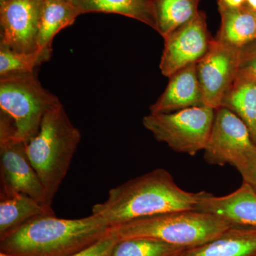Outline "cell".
<instances>
[{"label": "cell", "instance_id": "obj_1", "mask_svg": "<svg viewBox=\"0 0 256 256\" xmlns=\"http://www.w3.org/2000/svg\"><path fill=\"white\" fill-rule=\"evenodd\" d=\"M200 195L184 191L169 172L156 169L112 188L106 202L92 206V214L112 228L144 217L196 210Z\"/></svg>", "mask_w": 256, "mask_h": 256}, {"label": "cell", "instance_id": "obj_2", "mask_svg": "<svg viewBox=\"0 0 256 256\" xmlns=\"http://www.w3.org/2000/svg\"><path fill=\"white\" fill-rule=\"evenodd\" d=\"M92 214L79 220L36 217L0 238V252L13 256H70L86 250L112 232Z\"/></svg>", "mask_w": 256, "mask_h": 256}, {"label": "cell", "instance_id": "obj_3", "mask_svg": "<svg viewBox=\"0 0 256 256\" xmlns=\"http://www.w3.org/2000/svg\"><path fill=\"white\" fill-rule=\"evenodd\" d=\"M82 134L60 104L47 112L40 131L26 144V153L52 206L67 176L80 144Z\"/></svg>", "mask_w": 256, "mask_h": 256}, {"label": "cell", "instance_id": "obj_4", "mask_svg": "<svg viewBox=\"0 0 256 256\" xmlns=\"http://www.w3.org/2000/svg\"><path fill=\"white\" fill-rule=\"evenodd\" d=\"M60 104L34 72L0 76V136L28 144L40 131L47 112Z\"/></svg>", "mask_w": 256, "mask_h": 256}, {"label": "cell", "instance_id": "obj_5", "mask_svg": "<svg viewBox=\"0 0 256 256\" xmlns=\"http://www.w3.org/2000/svg\"><path fill=\"white\" fill-rule=\"evenodd\" d=\"M232 226L216 216L188 210L138 218L112 227V230L120 240L153 238L190 249L210 242Z\"/></svg>", "mask_w": 256, "mask_h": 256}, {"label": "cell", "instance_id": "obj_6", "mask_svg": "<svg viewBox=\"0 0 256 256\" xmlns=\"http://www.w3.org/2000/svg\"><path fill=\"white\" fill-rule=\"evenodd\" d=\"M215 114V109L200 106L170 114H150L142 122L158 142L178 152L195 156L206 148Z\"/></svg>", "mask_w": 256, "mask_h": 256}, {"label": "cell", "instance_id": "obj_7", "mask_svg": "<svg viewBox=\"0 0 256 256\" xmlns=\"http://www.w3.org/2000/svg\"><path fill=\"white\" fill-rule=\"evenodd\" d=\"M204 151L208 164L230 165L242 176L256 160V144L248 128L238 116L225 107L216 110L214 122Z\"/></svg>", "mask_w": 256, "mask_h": 256}, {"label": "cell", "instance_id": "obj_8", "mask_svg": "<svg viewBox=\"0 0 256 256\" xmlns=\"http://www.w3.org/2000/svg\"><path fill=\"white\" fill-rule=\"evenodd\" d=\"M164 40L160 67L162 74L168 78L178 70L198 64L215 41L208 31L206 14L202 11Z\"/></svg>", "mask_w": 256, "mask_h": 256}, {"label": "cell", "instance_id": "obj_9", "mask_svg": "<svg viewBox=\"0 0 256 256\" xmlns=\"http://www.w3.org/2000/svg\"><path fill=\"white\" fill-rule=\"evenodd\" d=\"M0 197L23 194L48 206L44 188L28 159L26 143L0 136Z\"/></svg>", "mask_w": 256, "mask_h": 256}, {"label": "cell", "instance_id": "obj_10", "mask_svg": "<svg viewBox=\"0 0 256 256\" xmlns=\"http://www.w3.org/2000/svg\"><path fill=\"white\" fill-rule=\"evenodd\" d=\"M240 50L215 41L196 64L204 106L216 110L238 74Z\"/></svg>", "mask_w": 256, "mask_h": 256}, {"label": "cell", "instance_id": "obj_11", "mask_svg": "<svg viewBox=\"0 0 256 256\" xmlns=\"http://www.w3.org/2000/svg\"><path fill=\"white\" fill-rule=\"evenodd\" d=\"M44 0H8L0 5V46L31 54L37 37Z\"/></svg>", "mask_w": 256, "mask_h": 256}, {"label": "cell", "instance_id": "obj_12", "mask_svg": "<svg viewBox=\"0 0 256 256\" xmlns=\"http://www.w3.org/2000/svg\"><path fill=\"white\" fill-rule=\"evenodd\" d=\"M196 210L216 216L232 225L256 228V191L244 182L238 190L225 196L202 192Z\"/></svg>", "mask_w": 256, "mask_h": 256}, {"label": "cell", "instance_id": "obj_13", "mask_svg": "<svg viewBox=\"0 0 256 256\" xmlns=\"http://www.w3.org/2000/svg\"><path fill=\"white\" fill-rule=\"evenodd\" d=\"M162 95L150 107V114H170L204 106L196 64L178 70L169 78Z\"/></svg>", "mask_w": 256, "mask_h": 256}, {"label": "cell", "instance_id": "obj_14", "mask_svg": "<svg viewBox=\"0 0 256 256\" xmlns=\"http://www.w3.org/2000/svg\"><path fill=\"white\" fill-rule=\"evenodd\" d=\"M256 228L234 225L210 242L186 249L184 256H256Z\"/></svg>", "mask_w": 256, "mask_h": 256}, {"label": "cell", "instance_id": "obj_15", "mask_svg": "<svg viewBox=\"0 0 256 256\" xmlns=\"http://www.w3.org/2000/svg\"><path fill=\"white\" fill-rule=\"evenodd\" d=\"M80 13L72 1L44 0L42 6L37 50L52 57L55 36L64 28L73 25Z\"/></svg>", "mask_w": 256, "mask_h": 256}, {"label": "cell", "instance_id": "obj_16", "mask_svg": "<svg viewBox=\"0 0 256 256\" xmlns=\"http://www.w3.org/2000/svg\"><path fill=\"white\" fill-rule=\"evenodd\" d=\"M218 5L222 24L216 40L229 46L242 50L256 41V22L254 12L244 5L230 8Z\"/></svg>", "mask_w": 256, "mask_h": 256}, {"label": "cell", "instance_id": "obj_17", "mask_svg": "<svg viewBox=\"0 0 256 256\" xmlns=\"http://www.w3.org/2000/svg\"><path fill=\"white\" fill-rule=\"evenodd\" d=\"M55 215L47 206L28 195L15 194L0 197V238L36 217Z\"/></svg>", "mask_w": 256, "mask_h": 256}, {"label": "cell", "instance_id": "obj_18", "mask_svg": "<svg viewBox=\"0 0 256 256\" xmlns=\"http://www.w3.org/2000/svg\"><path fill=\"white\" fill-rule=\"evenodd\" d=\"M80 14L100 12L122 15L156 30L152 0H72Z\"/></svg>", "mask_w": 256, "mask_h": 256}, {"label": "cell", "instance_id": "obj_19", "mask_svg": "<svg viewBox=\"0 0 256 256\" xmlns=\"http://www.w3.org/2000/svg\"><path fill=\"white\" fill-rule=\"evenodd\" d=\"M238 116L248 128L256 144V82L238 74L222 106Z\"/></svg>", "mask_w": 256, "mask_h": 256}, {"label": "cell", "instance_id": "obj_20", "mask_svg": "<svg viewBox=\"0 0 256 256\" xmlns=\"http://www.w3.org/2000/svg\"><path fill=\"white\" fill-rule=\"evenodd\" d=\"M156 31L166 38L175 30L191 21L198 14L196 0H152Z\"/></svg>", "mask_w": 256, "mask_h": 256}, {"label": "cell", "instance_id": "obj_21", "mask_svg": "<svg viewBox=\"0 0 256 256\" xmlns=\"http://www.w3.org/2000/svg\"><path fill=\"white\" fill-rule=\"evenodd\" d=\"M188 248L148 238L119 240L112 256H184Z\"/></svg>", "mask_w": 256, "mask_h": 256}, {"label": "cell", "instance_id": "obj_22", "mask_svg": "<svg viewBox=\"0 0 256 256\" xmlns=\"http://www.w3.org/2000/svg\"><path fill=\"white\" fill-rule=\"evenodd\" d=\"M50 60V57L38 50L31 54L21 53L0 46V76L34 72L38 66Z\"/></svg>", "mask_w": 256, "mask_h": 256}, {"label": "cell", "instance_id": "obj_23", "mask_svg": "<svg viewBox=\"0 0 256 256\" xmlns=\"http://www.w3.org/2000/svg\"><path fill=\"white\" fill-rule=\"evenodd\" d=\"M112 229V232L95 245L88 248L84 252L70 256H112L116 246L119 242Z\"/></svg>", "mask_w": 256, "mask_h": 256}, {"label": "cell", "instance_id": "obj_24", "mask_svg": "<svg viewBox=\"0 0 256 256\" xmlns=\"http://www.w3.org/2000/svg\"><path fill=\"white\" fill-rule=\"evenodd\" d=\"M238 73L256 82V48L247 46L240 50Z\"/></svg>", "mask_w": 256, "mask_h": 256}, {"label": "cell", "instance_id": "obj_25", "mask_svg": "<svg viewBox=\"0 0 256 256\" xmlns=\"http://www.w3.org/2000/svg\"><path fill=\"white\" fill-rule=\"evenodd\" d=\"M244 182L248 183L256 191V160L246 174L242 175Z\"/></svg>", "mask_w": 256, "mask_h": 256}, {"label": "cell", "instance_id": "obj_26", "mask_svg": "<svg viewBox=\"0 0 256 256\" xmlns=\"http://www.w3.org/2000/svg\"><path fill=\"white\" fill-rule=\"evenodd\" d=\"M218 4L227 8H240L246 4V0H218Z\"/></svg>", "mask_w": 256, "mask_h": 256}, {"label": "cell", "instance_id": "obj_27", "mask_svg": "<svg viewBox=\"0 0 256 256\" xmlns=\"http://www.w3.org/2000/svg\"><path fill=\"white\" fill-rule=\"evenodd\" d=\"M246 6L256 12V0H246Z\"/></svg>", "mask_w": 256, "mask_h": 256}, {"label": "cell", "instance_id": "obj_28", "mask_svg": "<svg viewBox=\"0 0 256 256\" xmlns=\"http://www.w3.org/2000/svg\"><path fill=\"white\" fill-rule=\"evenodd\" d=\"M0 256H13L9 255V254H5V252H0Z\"/></svg>", "mask_w": 256, "mask_h": 256}, {"label": "cell", "instance_id": "obj_29", "mask_svg": "<svg viewBox=\"0 0 256 256\" xmlns=\"http://www.w3.org/2000/svg\"><path fill=\"white\" fill-rule=\"evenodd\" d=\"M8 1V0H0V5L4 4V3Z\"/></svg>", "mask_w": 256, "mask_h": 256}, {"label": "cell", "instance_id": "obj_30", "mask_svg": "<svg viewBox=\"0 0 256 256\" xmlns=\"http://www.w3.org/2000/svg\"><path fill=\"white\" fill-rule=\"evenodd\" d=\"M64 1H72V0H64Z\"/></svg>", "mask_w": 256, "mask_h": 256}, {"label": "cell", "instance_id": "obj_31", "mask_svg": "<svg viewBox=\"0 0 256 256\" xmlns=\"http://www.w3.org/2000/svg\"><path fill=\"white\" fill-rule=\"evenodd\" d=\"M255 14H256V12H255Z\"/></svg>", "mask_w": 256, "mask_h": 256}, {"label": "cell", "instance_id": "obj_32", "mask_svg": "<svg viewBox=\"0 0 256 256\" xmlns=\"http://www.w3.org/2000/svg\"><path fill=\"white\" fill-rule=\"evenodd\" d=\"M196 1H198V2H200V0H196Z\"/></svg>", "mask_w": 256, "mask_h": 256}, {"label": "cell", "instance_id": "obj_33", "mask_svg": "<svg viewBox=\"0 0 256 256\" xmlns=\"http://www.w3.org/2000/svg\"></svg>", "mask_w": 256, "mask_h": 256}]
</instances>
